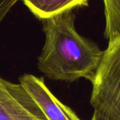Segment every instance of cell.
<instances>
[{"instance_id":"cell-1","label":"cell","mask_w":120,"mask_h":120,"mask_svg":"<svg viewBox=\"0 0 120 120\" xmlns=\"http://www.w3.org/2000/svg\"><path fill=\"white\" fill-rule=\"evenodd\" d=\"M75 18L73 11L68 10L41 20L45 43L37 66L51 79L91 82L102 58L98 46L77 32Z\"/></svg>"},{"instance_id":"cell-2","label":"cell","mask_w":120,"mask_h":120,"mask_svg":"<svg viewBox=\"0 0 120 120\" xmlns=\"http://www.w3.org/2000/svg\"><path fill=\"white\" fill-rule=\"evenodd\" d=\"M90 103L113 120H120V37L108 41L91 82Z\"/></svg>"},{"instance_id":"cell-3","label":"cell","mask_w":120,"mask_h":120,"mask_svg":"<svg viewBox=\"0 0 120 120\" xmlns=\"http://www.w3.org/2000/svg\"><path fill=\"white\" fill-rule=\"evenodd\" d=\"M0 103L12 120H47L39 106L20 84L0 77Z\"/></svg>"},{"instance_id":"cell-4","label":"cell","mask_w":120,"mask_h":120,"mask_svg":"<svg viewBox=\"0 0 120 120\" xmlns=\"http://www.w3.org/2000/svg\"><path fill=\"white\" fill-rule=\"evenodd\" d=\"M19 83L39 106L47 120H82L52 94L43 78L25 74L19 78Z\"/></svg>"},{"instance_id":"cell-5","label":"cell","mask_w":120,"mask_h":120,"mask_svg":"<svg viewBox=\"0 0 120 120\" xmlns=\"http://www.w3.org/2000/svg\"><path fill=\"white\" fill-rule=\"evenodd\" d=\"M38 18L42 20L80 6H86L89 0H22Z\"/></svg>"},{"instance_id":"cell-6","label":"cell","mask_w":120,"mask_h":120,"mask_svg":"<svg viewBox=\"0 0 120 120\" xmlns=\"http://www.w3.org/2000/svg\"><path fill=\"white\" fill-rule=\"evenodd\" d=\"M105 16L104 34L108 41L120 37V0H103Z\"/></svg>"},{"instance_id":"cell-7","label":"cell","mask_w":120,"mask_h":120,"mask_svg":"<svg viewBox=\"0 0 120 120\" xmlns=\"http://www.w3.org/2000/svg\"><path fill=\"white\" fill-rule=\"evenodd\" d=\"M18 1L20 0H0V23Z\"/></svg>"},{"instance_id":"cell-8","label":"cell","mask_w":120,"mask_h":120,"mask_svg":"<svg viewBox=\"0 0 120 120\" xmlns=\"http://www.w3.org/2000/svg\"><path fill=\"white\" fill-rule=\"evenodd\" d=\"M91 120H113L112 119L105 116V115L102 114L101 112L94 110L93 116L91 117Z\"/></svg>"},{"instance_id":"cell-9","label":"cell","mask_w":120,"mask_h":120,"mask_svg":"<svg viewBox=\"0 0 120 120\" xmlns=\"http://www.w3.org/2000/svg\"><path fill=\"white\" fill-rule=\"evenodd\" d=\"M0 120H12L0 103Z\"/></svg>"}]
</instances>
